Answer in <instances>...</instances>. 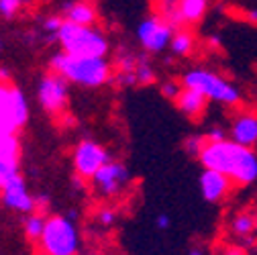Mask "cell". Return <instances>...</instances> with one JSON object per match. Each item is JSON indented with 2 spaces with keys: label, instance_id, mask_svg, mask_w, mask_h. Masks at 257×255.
Listing matches in <instances>:
<instances>
[{
  "label": "cell",
  "instance_id": "obj_1",
  "mask_svg": "<svg viewBox=\"0 0 257 255\" xmlns=\"http://www.w3.org/2000/svg\"><path fill=\"white\" fill-rule=\"evenodd\" d=\"M198 162L204 170L229 176L235 186H251L257 182V153L231 139L206 141Z\"/></svg>",
  "mask_w": 257,
  "mask_h": 255
},
{
  "label": "cell",
  "instance_id": "obj_2",
  "mask_svg": "<svg viewBox=\"0 0 257 255\" xmlns=\"http://www.w3.org/2000/svg\"><path fill=\"white\" fill-rule=\"evenodd\" d=\"M51 72L82 88H100L112 78V68L106 57H76L70 53H55L49 59Z\"/></svg>",
  "mask_w": 257,
  "mask_h": 255
},
{
  "label": "cell",
  "instance_id": "obj_3",
  "mask_svg": "<svg viewBox=\"0 0 257 255\" xmlns=\"http://www.w3.org/2000/svg\"><path fill=\"white\" fill-rule=\"evenodd\" d=\"M55 39L61 45L63 53H70L76 57H106V53L110 51L108 37L96 25L84 27L63 21Z\"/></svg>",
  "mask_w": 257,
  "mask_h": 255
},
{
  "label": "cell",
  "instance_id": "obj_4",
  "mask_svg": "<svg viewBox=\"0 0 257 255\" xmlns=\"http://www.w3.org/2000/svg\"><path fill=\"white\" fill-rule=\"evenodd\" d=\"M182 86L196 90L206 100H212L224 106H237L241 102V90L231 80L206 68L188 70L182 76Z\"/></svg>",
  "mask_w": 257,
  "mask_h": 255
},
{
  "label": "cell",
  "instance_id": "obj_5",
  "mask_svg": "<svg viewBox=\"0 0 257 255\" xmlns=\"http://www.w3.org/2000/svg\"><path fill=\"white\" fill-rule=\"evenodd\" d=\"M76 218L68 214H53L45 218V227L39 237V249L43 255H78L80 235L76 229Z\"/></svg>",
  "mask_w": 257,
  "mask_h": 255
},
{
  "label": "cell",
  "instance_id": "obj_6",
  "mask_svg": "<svg viewBox=\"0 0 257 255\" xmlns=\"http://www.w3.org/2000/svg\"><path fill=\"white\" fill-rule=\"evenodd\" d=\"M27 120L29 104L25 94L9 82H0V131L17 135Z\"/></svg>",
  "mask_w": 257,
  "mask_h": 255
},
{
  "label": "cell",
  "instance_id": "obj_7",
  "mask_svg": "<svg viewBox=\"0 0 257 255\" xmlns=\"http://www.w3.org/2000/svg\"><path fill=\"white\" fill-rule=\"evenodd\" d=\"M174 37V29L159 17L151 15L143 19L137 27V41L147 53H162L170 47Z\"/></svg>",
  "mask_w": 257,
  "mask_h": 255
},
{
  "label": "cell",
  "instance_id": "obj_8",
  "mask_svg": "<svg viewBox=\"0 0 257 255\" xmlns=\"http://www.w3.org/2000/svg\"><path fill=\"white\" fill-rule=\"evenodd\" d=\"M68 98H70V88H68V80L63 76L49 72L39 80L37 100L41 108L47 110L49 114H59L61 110H66Z\"/></svg>",
  "mask_w": 257,
  "mask_h": 255
},
{
  "label": "cell",
  "instance_id": "obj_9",
  "mask_svg": "<svg viewBox=\"0 0 257 255\" xmlns=\"http://www.w3.org/2000/svg\"><path fill=\"white\" fill-rule=\"evenodd\" d=\"M108 162H110L108 151L104 149V145H100L94 139L80 141L74 149V155H72V164H74L76 174L80 178H88V180Z\"/></svg>",
  "mask_w": 257,
  "mask_h": 255
},
{
  "label": "cell",
  "instance_id": "obj_10",
  "mask_svg": "<svg viewBox=\"0 0 257 255\" xmlns=\"http://www.w3.org/2000/svg\"><path fill=\"white\" fill-rule=\"evenodd\" d=\"M92 188L96 190L98 194L110 198V196H116L120 194L122 190L131 184V172H128V168L120 162H110L104 164L98 172H96L92 178Z\"/></svg>",
  "mask_w": 257,
  "mask_h": 255
},
{
  "label": "cell",
  "instance_id": "obj_11",
  "mask_svg": "<svg viewBox=\"0 0 257 255\" xmlns=\"http://www.w3.org/2000/svg\"><path fill=\"white\" fill-rule=\"evenodd\" d=\"M0 192H3V202L7 208L11 210H17V212H35V196L29 194L27 190V182L23 180L21 174L13 176L3 188H0Z\"/></svg>",
  "mask_w": 257,
  "mask_h": 255
},
{
  "label": "cell",
  "instance_id": "obj_12",
  "mask_svg": "<svg viewBox=\"0 0 257 255\" xmlns=\"http://www.w3.org/2000/svg\"><path fill=\"white\" fill-rule=\"evenodd\" d=\"M198 184H200V194H202V198L206 202L224 200L231 194V190L235 186L229 176H224L220 172H214V170H202Z\"/></svg>",
  "mask_w": 257,
  "mask_h": 255
},
{
  "label": "cell",
  "instance_id": "obj_13",
  "mask_svg": "<svg viewBox=\"0 0 257 255\" xmlns=\"http://www.w3.org/2000/svg\"><path fill=\"white\" fill-rule=\"evenodd\" d=\"M229 135H231V141L253 149L257 145V114L255 112H239L231 120Z\"/></svg>",
  "mask_w": 257,
  "mask_h": 255
},
{
  "label": "cell",
  "instance_id": "obj_14",
  "mask_svg": "<svg viewBox=\"0 0 257 255\" xmlns=\"http://www.w3.org/2000/svg\"><path fill=\"white\" fill-rule=\"evenodd\" d=\"M63 21L74 23V25H84V27H94L98 21L96 9L86 3V0H74V3L63 5Z\"/></svg>",
  "mask_w": 257,
  "mask_h": 255
},
{
  "label": "cell",
  "instance_id": "obj_15",
  "mask_svg": "<svg viewBox=\"0 0 257 255\" xmlns=\"http://www.w3.org/2000/svg\"><path fill=\"white\" fill-rule=\"evenodd\" d=\"M206 104H208V100L202 96L200 92L192 90V88H184V86H182V92L178 94V98H176V106L190 118H198L206 110Z\"/></svg>",
  "mask_w": 257,
  "mask_h": 255
},
{
  "label": "cell",
  "instance_id": "obj_16",
  "mask_svg": "<svg viewBox=\"0 0 257 255\" xmlns=\"http://www.w3.org/2000/svg\"><path fill=\"white\" fill-rule=\"evenodd\" d=\"M208 11V0H178V13L184 25H196Z\"/></svg>",
  "mask_w": 257,
  "mask_h": 255
},
{
  "label": "cell",
  "instance_id": "obj_17",
  "mask_svg": "<svg viewBox=\"0 0 257 255\" xmlns=\"http://www.w3.org/2000/svg\"><path fill=\"white\" fill-rule=\"evenodd\" d=\"M231 231H233L239 239L253 237V233L257 231L255 214H251V212H239L237 216H233V220H231Z\"/></svg>",
  "mask_w": 257,
  "mask_h": 255
},
{
  "label": "cell",
  "instance_id": "obj_18",
  "mask_svg": "<svg viewBox=\"0 0 257 255\" xmlns=\"http://www.w3.org/2000/svg\"><path fill=\"white\" fill-rule=\"evenodd\" d=\"M194 45H196V39L192 33H188V31H178V33H174L172 37V43H170V49L176 57H186L190 55L192 51H194Z\"/></svg>",
  "mask_w": 257,
  "mask_h": 255
},
{
  "label": "cell",
  "instance_id": "obj_19",
  "mask_svg": "<svg viewBox=\"0 0 257 255\" xmlns=\"http://www.w3.org/2000/svg\"><path fill=\"white\" fill-rule=\"evenodd\" d=\"M19 155H21L19 137L15 133H3V131H0V157L19 162Z\"/></svg>",
  "mask_w": 257,
  "mask_h": 255
},
{
  "label": "cell",
  "instance_id": "obj_20",
  "mask_svg": "<svg viewBox=\"0 0 257 255\" xmlns=\"http://www.w3.org/2000/svg\"><path fill=\"white\" fill-rule=\"evenodd\" d=\"M43 227H45V216L43 214H29L25 218V235L31 239V241H39L41 233H43Z\"/></svg>",
  "mask_w": 257,
  "mask_h": 255
},
{
  "label": "cell",
  "instance_id": "obj_21",
  "mask_svg": "<svg viewBox=\"0 0 257 255\" xmlns=\"http://www.w3.org/2000/svg\"><path fill=\"white\" fill-rule=\"evenodd\" d=\"M135 76H137V84H153L155 82V70L147 59H139L137 68H135Z\"/></svg>",
  "mask_w": 257,
  "mask_h": 255
},
{
  "label": "cell",
  "instance_id": "obj_22",
  "mask_svg": "<svg viewBox=\"0 0 257 255\" xmlns=\"http://www.w3.org/2000/svg\"><path fill=\"white\" fill-rule=\"evenodd\" d=\"M19 174V162H13V159H3L0 157V188H3L13 176Z\"/></svg>",
  "mask_w": 257,
  "mask_h": 255
},
{
  "label": "cell",
  "instance_id": "obj_23",
  "mask_svg": "<svg viewBox=\"0 0 257 255\" xmlns=\"http://www.w3.org/2000/svg\"><path fill=\"white\" fill-rule=\"evenodd\" d=\"M23 3L21 0H0V17L3 19H13L21 13Z\"/></svg>",
  "mask_w": 257,
  "mask_h": 255
},
{
  "label": "cell",
  "instance_id": "obj_24",
  "mask_svg": "<svg viewBox=\"0 0 257 255\" xmlns=\"http://www.w3.org/2000/svg\"><path fill=\"white\" fill-rule=\"evenodd\" d=\"M137 63H139V57H135L131 53H126V55L122 53L116 59V68H118V72H135Z\"/></svg>",
  "mask_w": 257,
  "mask_h": 255
},
{
  "label": "cell",
  "instance_id": "obj_25",
  "mask_svg": "<svg viewBox=\"0 0 257 255\" xmlns=\"http://www.w3.org/2000/svg\"><path fill=\"white\" fill-rule=\"evenodd\" d=\"M96 220H98L102 227L108 229V227H112L114 222H116V212L112 208H100L98 214H96Z\"/></svg>",
  "mask_w": 257,
  "mask_h": 255
},
{
  "label": "cell",
  "instance_id": "obj_26",
  "mask_svg": "<svg viewBox=\"0 0 257 255\" xmlns=\"http://www.w3.org/2000/svg\"><path fill=\"white\" fill-rule=\"evenodd\" d=\"M204 143H206V139L204 137H190V139H186V151L190 153V155H194V157H198L200 155V151H202V147H204Z\"/></svg>",
  "mask_w": 257,
  "mask_h": 255
},
{
  "label": "cell",
  "instance_id": "obj_27",
  "mask_svg": "<svg viewBox=\"0 0 257 255\" xmlns=\"http://www.w3.org/2000/svg\"><path fill=\"white\" fill-rule=\"evenodd\" d=\"M159 90H162V96H164V98H168V100H176V98H178V94L182 92V86L176 84V82H164Z\"/></svg>",
  "mask_w": 257,
  "mask_h": 255
},
{
  "label": "cell",
  "instance_id": "obj_28",
  "mask_svg": "<svg viewBox=\"0 0 257 255\" xmlns=\"http://www.w3.org/2000/svg\"><path fill=\"white\" fill-rule=\"evenodd\" d=\"M61 23H63V19H59V17H49V19L43 23L45 33L51 35V37H55V35H57V31H59V27H61Z\"/></svg>",
  "mask_w": 257,
  "mask_h": 255
},
{
  "label": "cell",
  "instance_id": "obj_29",
  "mask_svg": "<svg viewBox=\"0 0 257 255\" xmlns=\"http://www.w3.org/2000/svg\"><path fill=\"white\" fill-rule=\"evenodd\" d=\"M114 80H116L120 86H135V84H137L135 72H118V74L114 76Z\"/></svg>",
  "mask_w": 257,
  "mask_h": 255
},
{
  "label": "cell",
  "instance_id": "obj_30",
  "mask_svg": "<svg viewBox=\"0 0 257 255\" xmlns=\"http://www.w3.org/2000/svg\"><path fill=\"white\" fill-rule=\"evenodd\" d=\"M204 139L206 141H222V139H227V133H224V129H220V126H212Z\"/></svg>",
  "mask_w": 257,
  "mask_h": 255
},
{
  "label": "cell",
  "instance_id": "obj_31",
  "mask_svg": "<svg viewBox=\"0 0 257 255\" xmlns=\"http://www.w3.org/2000/svg\"><path fill=\"white\" fill-rule=\"evenodd\" d=\"M155 222H157V227H159V229H170L172 218H170L168 214H159V216L155 218Z\"/></svg>",
  "mask_w": 257,
  "mask_h": 255
},
{
  "label": "cell",
  "instance_id": "obj_32",
  "mask_svg": "<svg viewBox=\"0 0 257 255\" xmlns=\"http://www.w3.org/2000/svg\"><path fill=\"white\" fill-rule=\"evenodd\" d=\"M245 19H247L249 23L257 25V9H249V11H245Z\"/></svg>",
  "mask_w": 257,
  "mask_h": 255
},
{
  "label": "cell",
  "instance_id": "obj_33",
  "mask_svg": "<svg viewBox=\"0 0 257 255\" xmlns=\"http://www.w3.org/2000/svg\"><path fill=\"white\" fill-rule=\"evenodd\" d=\"M224 255H243V249L239 245H233V247H229L227 251H224Z\"/></svg>",
  "mask_w": 257,
  "mask_h": 255
},
{
  "label": "cell",
  "instance_id": "obj_34",
  "mask_svg": "<svg viewBox=\"0 0 257 255\" xmlns=\"http://www.w3.org/2000/svg\"><path fill=\"white\" fill-rule=\"evenodd\" d=\"M0 82H11V72L7 68H0Z\"/></svg>",
  "mask_w": 257,
  "mask_h": 255
},
{
  "label": "cell",
  "instance_id": "obj_35",
  "mask_svg": "<svg viewBox=\"0 0 257 255\" xmlns=\"http://www.w3.org/2000/svg\"><path fill=\"white\" fill-rule=\"evenodd\" d=\"M188 255H206V253H204L202 247H192V249L188 251Z\"/></svg>",
  "mask_w": 257,
  "mask_h": 255
},
{
  "label": "cell",
  "instance_id": "obj_36",
  "mask_svg": "<svg viewBox=\"0 0 257 255\" xmlns=\"http://www.w3.org/2000/svg\"><path fill=\"white\" fill-rule=\"evenodd\" d=\"M21 3H23V7H27V5H33L35 0H21Z\"/></svg>",
  "mask_w": 257,
  "mask_h": 255
},
{
  "label": "cell",
  "instance_id": "obj_37",
  "mask_svg": "<svg viewBox=\"0 0 257 255\" xmlns=\"http://www.w3.org/2000/svg\"><path fill=\"white\" fill-rule=\"evenodd\" d=\"M255 222H257V214H255Z\"/></svg>",
  "mask_w": 257,
  "mask_h": 255
}]
</instances>
